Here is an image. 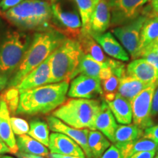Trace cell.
Masks as SVG:
<instances>
[{"instance_id":"836d02e7","label":"cell","mask_w":158,"mask_h":158,"mask_svg":"<svg viewBox=\"0 0 158 158\" xmlns=\"http://www.w3.org/2000/svg\"><path fill=\"white\" fill-rule=\"evenodd\" d=\"M142 138L151 140L158 143V124L144 130Z\"/></svg>"},{"instance_id":"7402d4cb","label":"cell","mask_w":158,"mask_h":158,"mask_svg":"<svg viewBox=\"0 0 158 158\" xmlns=\"http://www.w3.org/2000/svg\"><path fill=\"white\" fill-rule=\"evenodd\" d=\"M116 122L121 124H130L133 120L131 102L117 93L114 100L106 101Z\"/></svg>"},{"instance_id":"603a6c76","label":"cell","mask_w":158,"mask_h":158,"mask_svg":"<svg viewBox=\"0 0 158 158\" xmlns=\"http://www.w3.org/2000/svg\"><path fill=\"white\" fill-rule=\"evenodd\" d=\"M77 40L84 55H87L98 62L105 63L110 60V58L105 54L100 45L96 42L89 32L81 31Z\"/></svg>"},{"instance_id":"e575fe53","label":"cell","mask_w":158,"mask_h":158,"mask_svg":"<svg viewBox=\"0 0 158 158\" xmlns=\"http://www.w3.org/2000/svg\"><path fill=\"white\" fill-rule=\"evenodd\" d=\"M100 158H124L122 152L115 145H110Z\"/></svg>"},{"instance_id":"681fc988","label":"cell","mask_w":158,"mask_h":158,"mask_svg":"<svg viewBox=\"0 0 158 158\" xmlns=\"http://www.w3.org/2000/svg\"><path fill=\"white\" fill-rule=\"evenodd\" d=\"M154 158H158V155H157V156H156V157H154Z\"/></svg>"},{"instance_id":"52a82bcc","label":"cell","mask_w":158,"mask_h":158,"mask_svg":"<svg viewBox=\"0 0 158 158\" xmlns=\"http://www.w3.org/2000/svg\"><path fill=\"white\" fill-rule=\"evenodd\" d=\"M52 25L66 37L78 39L82 31V21L73 0H51Z\"/></svg>"},{"instance_id":"7dc6e473","label":"cell","mask_w":158,"mask_h":158,"mask_svg":"<svg viewBox=\"0 0 158 158\" xmlns=\"http://www.w3.org/2000/svg\"><path fill=\"white\" fill-rule=\"evenodd\" d=\"M0 158H15L11 156H7V155H0Z\"/></svg>"},{"instance_id":"f35d334b","label":"cell","mask_w":158,"mask_h":158,"mask_svg":"<svg viewBox=\"0 0 158 158\" xmlns=\"http://www.w3.org/2000/svg\"><path fill=\"white\" fill-rule=\"evenodd\" d=\"M156 152H157V150L149 152H141L133 154V155H131L128 158H154L156 155Z\"/></svg>"},{"instance_id":"d6a6232c","label":"cell","mask_w":158,"mask_h":158,"mask_svg":"<svg viewBox=\"0 0 158 158\" xmlns=\"http://www.w3.org/2000/svg\"><path fill=\"white\" fill-rule=\"evenodd\" d=\"M10 124L13 133L15 135L18 136L28 134L29 130V124L23 118L12 116V117H10Z\"/></svg>"},{"instance_id":"484cf974","label":"cell","mask_w":158,"mask_h":158,"mask_svg":"<svg viewBox=\"0 0 158 158\" xmlns=\"http://www.w3.org/2000/svg\"><path fill=\"white\" fill-rule=\"evenodd\" d=\"M16 143L19 152L21 153L39 155L42 157H48L49 155V151L45 146L27 134L18 135Z\"/></svg>"},{"instance_id":"9a60e30c","label":"cell","mask_w":158,"mask_h":158,"mask_svg":"<svg viewBox=\"0 0 158 158\" xmlns=\"http://www.w3.org/2000/svg\"><path fill=\"white\" fill-rule=\"evenodd\" d=\"M50 75V58L48 56L44 62L27 75L16 87L21 94L25 91L48 84Z\"/></svg>"},{"instance_id":"1f68e13d","label":"cell","mask_w":158,"mask_h":158,"mask_svg":"<svg viewBox=\"0 0 158 158\" xmlns=\"http://www.w3.org/2000/svg\"><path fill=\"white\" fill-rule=\"evenodd\" d=\"M158 143H155L151 140L147 139V138H141L137 141H135L133 145L130 147L127 151L124 153L123 155L124 158H128L133 154L137 152H149L157 150Z\"/></svg>"},{"instance_id":"d4e9b609","label":"cell","mask_w":158,"mask_h":158,"mask_svg":"<svg viewBox=\"0 0 158 158\" xmlns=\"http://www.w3.org/2000/svg\"><path fill=\"white\" fill-rule=\"evenodd\" d=\"M111 59H110V60L108 62L101 63L97 62L94 59L91 58L90 56L83 54L78 68L75 71L72 79H73L75 77L78 76V75H85V76L100 78V74H101L102 70L109 65Z\"/></svg>"},{"instance_id":"6da1fadb","label":"cell","mask_w":158,"mask_h":158,"mask_svg":"<svg viewBox=\"0 0 158 158\" xmlns=\"http://www.w3.org/2000/svg\"><path fill=\"white\" fill-rule=\"evenodd\" d=\"M66 38L54 29L35 32L21 64L9 80L7 87L16 86L27 75L50 56Z\"/></svg>"},{"instance_id":"f6af8a7d","label":"cell","mask_w":158,"mask_h":158,"mask_svg":"<svg viewBox=\"0 0 158 158\" xmlns=\"http://www.w3.org/2000/svg\"><path fill=\"white\" fill-rule=\"evenodd\" d=\"M150 5H151L152 7H154V6H156L158 5V0H150Z\"/></svg>"},{"instance_id":"44dd1931","label":"cell","mask_w":158,"mask_h":158,"mask_svg":"<svg viewBox=\"0 0 158 158\" xmlns=\"http://www.w3.org/2000/svg\"><path fill=\"white\" fill-rule=\"evenodd\" d=\"M0 138L6 143L10 150V153L19 152L16 138L13 133L10 124V111L7 105L0 100Z\"/></svg>"},{"instance_id":"e0dca14e","label":"cell","mask_w":158,"mask_h":158,"mask_svg":"<svg viewBox=\"0 0 158 158\" xmlns=\"http://www.w3.org/2000/svg\"><path fill=\"white\" fill-rule=\"evenodd\" d=\"M143 134V130L135 124H122L116 130L114 143L124 155L135 141L142 138Z\"/></svg>"},{"instance_id":"ab89813d","label":"cell","mask_w":158,"mask_h":158,"mask_svg":"<svg viewBox=\"0 0 158 158\" xmlns=\"http://www.w3.org/2000/svg\"><path fill=\"white\" fill-rule=\"evenodd\" d=\"M146 52H152L158 55V39L157 40H155V42L152 43L151 45H149L147 48H145V50H144L143 51V53H142L141 56Z\"/></svg>"},{"instance_id":"5bb4252c","label":"cell","mask_w":158,"mask_h":158,"mask_svg":"<svg viewBox=\"0 0 158 158\" xmlns=\"http://www.w3.org/2000/svg\"><path fill=\"white\" fill-rule=\"evenodd\" d=\"M89 33L108 56L121 62L129 61L130 56L128 53L110 31H106L103 33Z\"/></svg>"},{"instance_id":"4fadbf2b","label":"cell","mask_w":158,"mask_h":158,"mask_svg":"<svg viewBox=\"0 0 158 158\" xmlns=\"http://www.w3.org/2000/svg\"><path fill=\"white\" fill-rule=\"evenodd\" d=\"M48 148L51 153L53 154L86 157L82 148L76 141L63 133L54 132L50 134Z\"/></svg>"},{"instance_id":"4dcf8cb0","label":"cell","mask_w":158,"mask_h":158,"mask_svg":"<svg viewBox=\"0 0 158 158\" xmlns=\"http://www.w3.org/2000/svg\"><path fill=\"white\" fill-rule=\"evenodd\" d=\"M120 78L116 75L113 74L109 78L101 81L103 100L105 101H110L114 100L118 93V84Z\"/></svg>"},{"instance_id":"b9f144b4","label":"cell","mask_w":158,"mask_h":158,"mask_svg":"<svg viewBox=\"0 0 158 158\" xmlns=\"http://www.w3.org/2000/svg\"><path fill=\"white\" fill-rule=\"evenodd\" d=\"M6 153H10V150L5 142L0 138V155H2Z\"/></svg>"},{"instance_id":"277c9868","label":"cell","mask_w":158,"mask_h":158,"mask_svg":"<svg viewBox=\"0 0 158 158\" xmlns=\"http://www.w3.org/2000/svg\"><path fill=\"white\" fill-rule=\"evenodd\" d=\"M101 102L94 99L72 98L53 112V116L77 129L95 130V120Z\"/></svg>"},{"instance_id":"f1b7e54d","label":"cell","mask_w":158,"mask_h":158,"mask_svg":"<svg viewBox=\"0 0 158 158\" xmlns=\"http://www.w3.org/2000/svg\"><path fill=\"white\" fill-rule=\"evenodd\" d=\"M76 4L80 13L82 21V31L84 32H89L90 19L94 5L92 0H73Z\"/></svg>"},{"instance_id":"9c48e42d","label":"cell","mask_w":158,"mask_h":158,"mask_svg":"<svg viewBox=\"0 0 158 158\" xmlns=\"http://www.w3.org/2000/svg\"><path fill=\"white\" fill-rule=\"evenodd\" d=\"M150 0H108L112 28L126 24L139 16Z\"/></svg>"},{"instance_id":"3957f363","label":"cell","mask_w":158,"mask_h":158,"mask_svg":"<svg viewBox=\"0 0 158 158\" xmlns=\"http://www.w3.org/2000/svg\"><path fill=\"white\" fill-rule=\"evenodd\" d=\"M12 24L25 30L46 31L54 29L51 3L41 0H24L4 13Z\"/></svg>"},{"instance_id":"ac0fdd59","label":"cell","mask_w":158,"mask_h":158,"mask_svg":"<svg viewBox=\"0 0 158 158\" xmlns=\"http://www.w3.org/2000/svg\"><path fill=\"white\" fill-rule=\"evenodd\" d=\"M158 39V15L152 7L148 13L141 31L136 59L141 58L142 53L149 45Z\"/></svg>"},{"instance_id":"c3c4849f","label":"cell","mask_w":158,"mask_h":158,"mask_svg":"<svg viewBox=\"0 0 158 158\" xmlns=\"http://www.w3.org/2000/svg\"><path fill=\"white\" fill-rule=\"evenodd\" d=\"M92 2H93V4H94V7H95V5H98V3L100 1V0H92Z\"/></svg>"},{"instance_id":"f546056e","label":"cell","mask_w":158,"mask_h":158,"mask_svg":"<svg viewBox=\"0 0 158 158\" xmlns=\"http://www.w3.org/2000/svg\"><path fill=\"white\" fill-rule=\"evenodd\" d=\"M0 100L5 102L10 113L16 114L20 100V92L16 86L5 89L0 94Z\"/></svg>"},{"instance_id":"cb8c5ba5","label":"cell","mask_w":158,"mask_h":158,"mask_svg":"<svg viewBox=\"0 0 158 158\" xmlns=\"http://www.w3.org/2000/svg\"><path fill=\"white\" fill-rule=\"evenodd\" d=\"M152 84L144 83L135 78L124 74L120 78L118 88V94L122 98L131 102L142 91L146 89Z\"/></svg>"},{"instance_id":"ba28073f","label":"cell","mask_w":158,"mask_h":158,"mask_svg":"<svg viewBox=\"0 0 158 158\" xmlns=\"http://www.w3.org/2000/svg\"><path fill=\"white\" fill-rule=\"evenodd\" d=\"M152 9L151 5H147L139 16L126 24L112 28L111 32L118 40L132 59H135L139 44L141 31L148 13Z\"/></svg>"},{"instance_id":"d6986e66","label":"cell","mask_w":158,"mask_h":158,"mask_svg":"<svg viewBox=\"0 0 158 158\" xmlns=\"http://www.w3.org/2000/svg\"><path fill=\"white\" fill-rule=\"evenodd\" d=\"M117 123L108 104L103 100L101 102L100 110L95 120V130L103 134L109 141H114V135L117 129Z\"/></svg>"},{"instance_id":"5b68a950","label":"cell","mask_w":158,"mask_h":158,"mask_svg":"<svg viewBox=\"0 0 158 158\" xmlns=\"http://www.w3.org/2000/svg\"><path fill=\"white\" fill-rule=\"evenodd\" d=\"M82 55L78 40L67 37L49 56L51 75L48 84L72 80Z\"/></svg>"},{"instance_id":"8d00e7d4","label":"cell","mask_w":158,"mask_h":158,"mask_svg":"<svg viewBox=\"0 0 158 158\" xmlns=\"http://www.w3.org/2000/svg\"><path fill=\"white\" fill-rule=\"evenodd\" d=\"M24 0H0V11L5 13L8 10L19 5Z\"/></svg>"},{"instance_id":"8992f818","label":"cell","mask_w":158,"mask_h":158,"mask_svg":"<svg viewBox=\"0 0 158 158\" xmlns=\"http://www.w3.org/2000/svg\"><path fill=\"white\" fill-rule=\"evenodd\" d=\"M30 35L23 31L8 30L0 35V74L14 73L30 45Z\"/></svg>"},{"instance_id":"ffe728a7","label":"cell","mask_w":158,"mask_h":158,"mask_svg":"<svg viewBox=\"0 0 158 158\" xmlns=\"http://www.w3.org/2000/svg\"><path fill=\"white\" fill-rule=\"evenodd\" d=\"M110 27V12L108 0H100L92 12L90 19L89 32H106Z\"/></svg>"},{"instance_id":"8fae6325","label":"cell","mask_w":158,"mask_h":158,"mask_svg":"<svg viewBox=\"0 0 158 158\" xmlns=\"http://www.w3.org/2000/svg\"><path fill=\"white\" fill-rule=\"evenodd\" d=\"M103 95L101 81L95 77L78 75L73 79L68 92L72 98L94 99Z\"/></svg>"},{"instance_id":"4316f807","label":"cell","mask_w":158,"mask_h":158,"mask_svg":"<svg viewBox=\"0 0 158 158\" xmlns=\"http://www.w3.org/2000/svg\"><path fill=\"white\" fill-rule=\"evenodd\" d=\"M88 145L93 158H100L110 147V141L98 130H91L88 135Z\"/></svg>"},{"instance_id":"83f0119b","label":"cell","mask_w":158,"mask_h":158,"mask_svg":"<svg viewBox=\"0 0 158 158\" xmlns=\"http://www.w3.org/2000/svg\"><path fill=\"white\" fill-rule=\"evenodd\" d=\"M49 127L48 124L40 119H35L31 121L29 124V130L28 135L40 142L45 147H48L49 138Z\"/></svg>"},{"instance_id":"60d3db41","label":"cell","mask_w":158,"mask_h":158,"mask_svg":"<svg viewBox=\"0 0 158 158\" xmlns=\"http://www.w3.org/2000/svg\"><path fill=\"white\" fill-rule=\"evenodd\" d=\"M9 82V78L7 76H2L0 74V92L5 89L6 86H7Z\"/></svg>"},{"instance_id":"d590c367","label":"cell","mask_w":158,"mask_h":158,"mask_svg":"<svg viewBox=\"0 0 158 158\" xmlns=\"http://www.w3.org/2000/svg\"><path fill=\"white\" fill-rule=\"evenodd\" d=\"M151 118L152 120L153 125H155L156 123L158 124V86L156 88L155 94H154Z\"/></svg>"},{"instance_id":"bcb514c9","label":"cell","mask_w":158,"mask_h":158,"mask_svg":"<svg viewBox=\"0 0 158 158\" xmlns=\"http://www.w3.org/2000/svg\"><path fill=\"white\" fill-rule=\"evenodd\" d=\"M152 7V9L154 10V11H155V13L158 15V5H156V6H154V7Z\"/></svg>"},{"instance_id":"f907efd6","label":"cell","mask_w":158,"mask_h":158,"mask_svg":"<svg viewBox=\"0 0 158 158\" xmlns=\"http://www.w3.org/2000/svg\"><path fill=\"white\" fill-rule=\"evenodd\" d=\"M157 151L158 152V146H157Z\"/></svg>"},{"instance_id":"7bdbcfd3","label":"cell","mask_w":158,"mask_h":158,"mask_svg":"<svg viewBox=\"0 0 158 158\" xmlns=\"http://www.w3.org/2000/svg\"><path fill=\"white\" fill-rule=\"evenodd\" d=\"M15 155H17L18 158H44L42 156L39 155H30V154H25L21 153L19 152Z\"/></svg>"},{"instance_id":"816d5d0a","label":"cell","mask_w":158,"mask_h":158,"mask_svg":"<svg viewBox=\"0 0 158 158\" xmlns=\"http://www.w3.org/2000/svg\"><path fill=\"white\" fill-rule=\"evenodd\" d=\"M41 1H45V0H41Z\"/></svg>"},{"instance_id":"7c38bea8","label":"cell","mask_w":158,"mask_h":158,"mask_svg":"<svg viewBox=\"0 0 158 158\" xmlns=\"http://www.w3.org/2000/svg\"><path fill=\"white\" fill-rule=\"evenodd\" d=\"M49 129L55 133H63L76 141L84 150L87 158H93L88 145L89 129H77L68 125L54 116H49L47 118Z\"/></svg>"},{"instance_id":"30bf717a","label":"cell","mask_w":158,"mask_h":158,"mask_svg":"<svg viewBox=\"0 0 158 158\" xmlns=\"http://www.w3.org/2000/svg\"><path fill=\"white\" fill-rule=\"evenodd\" d=\"M157 84H152L142 91L131 101L134 124L144 130L153 125L151 118L154 94Z\"/></svg>"},{"instance_id":"74e56055","label":"cell","mask_w":158,"mask_h":158,"mask_svg":"<svg viewBox=\"0 0 158 158\" xmlns=\"http://www.w3.org/2000/svg\"><path fill=\"white\" fill-rule=\"evenodd\" d=\"M141 58L145 59L150 64H152L158 71V55L152 52H146L141 56Z\"/></svg>"},{"instance_id":"7a4b0ae2","label":"cell","mask_w":158,"mask_h":158,"mask_svg":"<svg viewBox=\"0 0 158 158\" xmlns=\"http://www.w3.org/2000/svg\"><path fill=\"white\" fill-rule=\"evenodd\" d=\"M69 82L48 84L20 94L16 114L24 115L45 114L53 111L66 101Z\"/></svg>"},{"instance_id":"ee69618b","label":"cell","mask_w":158,"mask_h":158,"mask_svg":"<svg viewBox=\"0 0 158 158\" xmlns=\"http://www.w3.org/2000/svg\"><path fill=\"white\" fill-rule=\"evenodd\" d=\"M48 157L50 158H82V157H74V156L57 155V154H53V153H51L50 155H48Z\"/></svg>"},{"instance_id":"2e32d148","label":"cell","mask_w":158,"mask_h":158,"mask_svg":"<svg viewBox=\"0 0 158 158\" xmlns=\"http://www.w3.org/2000/svg\"><path fill=\"white\" fill-rule=\"evenodd\" d=\"M126 74L147 84L158 85V71L143 58L130 62L126 66Z\"/></svg>"}]
</instances>
